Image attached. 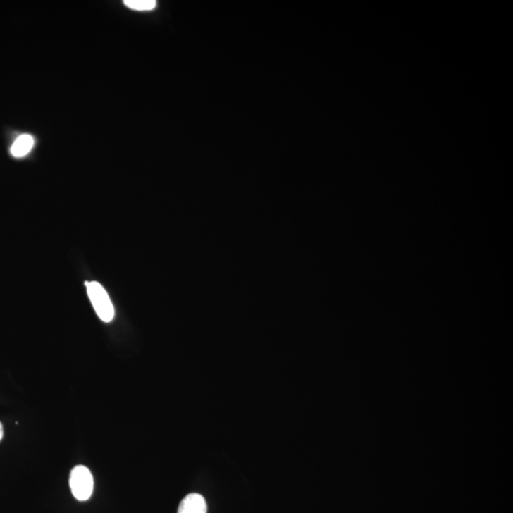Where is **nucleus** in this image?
I'll list each match as a JSON object with an SVG mask.
<instances>
[{
  "label": "nucleus",
  "mask_w": 513,
  "mask_h": 513,
  "mask_svg": "<svg viewBox=\"0 0 513 513\" xmlns=\"http://www.w3.org/2000/svg\"><path fill=\"white\" fill-rule=\"evenodd\" d=\"M87 292L95 312L104 323H111L114 318V308L105 288L97 282L86 283Z\"/></svg>",
  "instance_id": "obj_2"
},
{
  "label": "nucleus",
  "mask_w": 513,
  "mask_h": 513,
  "mask_svg": "<svg viewBox=\"0 0 513 513\" xmlns=\"http://www.w3.org/2000/svg\"><path fill=\"white\" fill-rule=\"evenodd\" d=\"M70 488L76 500L87 501L94 493V481L91 471L85 466H76L70 471Z\"/></svg>",
  "instance_id": "obj_1"
},
{
  "label": "nucleus",
  "mask_w": 513,
  "mask_h": 513,
  "mask_svg": "<svg viewBox=\"0 0 513 513\" xmlns=\"http://www.w3.org/2000/svg\"><path fill=\"white\" fill-rule=\"evenodd\" d=\"M4 426H2V423L0 422V441H1V439L4 438Z\"/></svg>",
  "instance_id": "obj_6"
},
{
  "label": "nucleus",
  "mask_w": 513,
  "mask_h": 513,
  "mask_svg": "<svg viewBox=\"0 0 513 513\" xmlns=\"http://www.w3.org/2000/svg\"><path fill=\"white\" fill-rule=\"evenodd\" d=\"M206 500L198 493H190L185 496L179 505L177 513H206Z\"/></svg>",
  "instance_id": "obj_3"
},
{
  "label": "nucleus",
  "mask_w": 513,
  "mask_h": 513,
  "mask_svg": "<svg viewBox=\"0 0 513 513\" xmlns=\"http://www.w3.org/2000/svg\"><path fill=\"white\" fill-rule=\"evenodd\" d=\"M124 4L135 11H151L156 7L157 4L154 0H125Z\"/></svg>",
  "instance_id": "obj_5"
},
{
  "label": "nucleus",
  "mask_w": 513,
  "mask_h": 513,
  "mask_svg": "<svg viewBox=\"0 0 513 513\" xmlns=\"http://www.w3.org/2000/svg\"><path fill=\"white\" fill-rule=\"evenodd\" d=\"M35 144V139L29 135L19 136L11 147V154L13 157L21 158L26 156L32 151Z\"/></svg>",
  "instance_id": "obj_4"
}]
</instances>
